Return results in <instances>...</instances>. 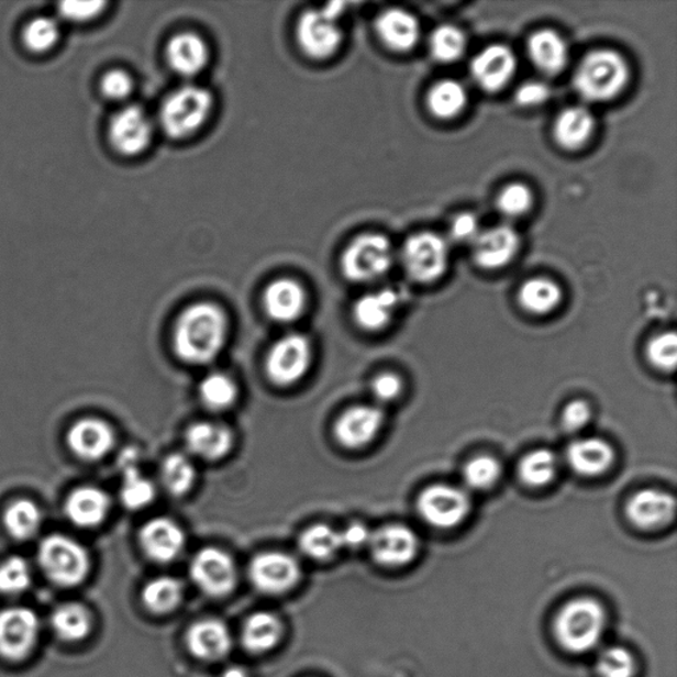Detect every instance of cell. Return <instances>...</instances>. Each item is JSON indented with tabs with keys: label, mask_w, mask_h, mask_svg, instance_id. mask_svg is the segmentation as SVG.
I'll return each mask as SVG.
<instances>
[{
	"label": "cell",
	"mask_w": 677,
	"mask_h": 677,
	"mask_svg": "<svg viewBox=\"0 0 677 677\" xmlns=\"http://www.w3.org/2000/svg\"><path fill=\"white\" fill-rule=\"evenodd\" d=\"M227 336L223 309L210 302L191 304L181 312L174 330V349L181 360L195 366L217 359Z\"/></svg>",
	"instance_id": "1"
},
{
	"label": "cell",
	"mask_w": 677,
	"mask_h": 677,
	"mask_svg": "<svg viewBox=\"0 0 677 677\" xmlns=\"http://www.w3.org/2000/svg\"><path fill=\"white\" fill-rule=\"evenodd\" d=\"M630 68L623 56L615 51L590 52L579 63L573 85L581 99L589 102H608L626 88Z\"/></svg>",
	"instance_id": "2"
},
{
	"label": "cell",
	"mask_w": 677,
	"mask_h": 677,
	"mask_svg": "<svg viewBox=\"0 0 677 677\" xmlns=\"http://www.w3.org/2000/svg\"><path fill=\"white\" fill-rule=\"evenodd\" d=\"M604 628L607 614L601 603L591 598H578L566 604L559 611L555 623L559 644L575 654L595 650L602 640Z\"/></svg>",
	"instance_id": "3"
},
{
	"label": "cell",
	"mask_w": 677,
	"mask_h": 677,
	"mask_svg": "<svg viewBox=\"0 0 677 677\" xmlns=\"http://www.w3.org/2000/svg\"><path fill=\"white\" fill-rule=\"evenodd\" d=\"M213 97L197 85L175 90L160 108L159 121L163 132L173 140L193 135L210 119Z\"/></svg>",
	"instance_id": "4"
},
{
	"label": "cell",
	"mask_w": 677,
	"mask_h": 677,
	"mask_svg": "<svg viewBox=\"0 0 677 677\" xmlns=\"http://www.w3.org/2000/svg\"><path fill=\"white\" fill-rule=\"evenodd\" d=\"M344 4L331 3L321 10L304 11L297 24V41L306 56L328 60L343 44V30L338 18Z\"/></svg>",
	"instance_id": "5"
},
{
	"label": "cell",
	"mask_w": 677,
	"mask_h": 677,
	"mask_svg": "<svg viewBox=\"0 0 677 677\" xmlns=\"http://www.w3.org/2000/svg\"><path fill=\"white\" fill-rule=\"evenodd\" d=\"M37 557L44 575L63 588L80 585L89 575L88 552L75 539L63 535L44 539Z\"/></svg>",
	"instance_id": "6"
},
{
	"label": "cell",
	"mask_w": 677,
	"mask_h": 677,
	"mask_svg": "<svg viewBox=\"0 0 677 677\" xmlns=\"http://www.w3.org/2000/svg\"><path fill=\"white\" fill-rule=\"evenodd\" d=\"M393 249L390 241L377 233L356 237L342 256V271L348 281L374 282L392 268Z\"/></svg>",
	"instance_id": "7"
},
{
	"label": "cell",
	"mask_w": 677,
	"mask_h": 677,
	"mask_svg": "<svg viewBox=\"0 0 677 677\" xmlns=\"http://www.w3.org/2000/svg\"><path fill=\"white\" fill-rule=\"evenodd\" d=\"M402 264L408 276L415 282L439 281L447 270V243L440 234L432 232L413 234L403 244Z\"/></svg>",
	"instance_id": "8"
},
{
	"label": "cell",
	"mask_w": 677,
	"mask_h": 677,
	"mask_svg": "<svg viewBox=\"0 0 677 677\" xmlns=\"http://www.w3.org/2000/svg\"><path fill=\"white\" fill-rule=\"evenodd\" d=\"M417 510L428 524L451 530L465 522L471 512V499L462 488L434 485L425 488L417 500Z\"/></svg>",
	"instance_id": "9"
},
{
	"label": "cell",
	"mask_w": 677,
	"mask_h": 677,
	"mask_svg": "<svg viewBox=\"0 0 677 677\" xmlns=\"http://www.w3.org/2000/svg\"><path fill=\"white\" fill-rule=\"evenodd\" d=\"M312 347L308 337L290 334L273 344L266 356V375L279 387H290L308 374Z\"/></svg>",
	"instance_id": "10"
},
{
	"label": "cell",
	"mask_w": 677,
	"mask_h": 677,
	"mask_svg": "<svg viewBox=\"0 0 677 677\" xmlns=\"http://www.w3.org/2000/svg\"><path fill=\"white\" fill-rule=\"evenodd\" d=\"M41 635V621L34 610L12 607L0 610V656L11 662L25 659Z\"/></svg>",
	"instance_id": "11"
},
{
	"label": "cell",
	"mask_w": 677,
	"mask_h": 677,
	"mask_svg": "<svg viewBox=\"0 0 677 677\" xmlns=\"http://www.w3.org/2000/svg\"><path fill=\"white\" fill-rule=\"evenodd\" d=\"M251 581L265 595H282L295 588L301 577V566L288 553L265 552L252 559Z\"/></svg>",
	"instance_id": "12"
},
{
	"label": "cell",
	"mask_w": 677,
	"mask_h": 677,
	"mask_svg": "<svg viewBox=\"0 0 677 677\" xmlns=\"http://www.w3.org/2000/svg\"><path fill=\"white\" fill-rule=\"evenodd\" d=\"M190 573L198 588L211 597L226 596L237 581L233 558L217 548L199 551L192 559Z\"/></svg>",
	"instance_id": "13"
},
{
	"label": "cell",
	"mask_w": 677,
	"mask_h": 677,
	"mask_svg": "<svg viewBox=\"0 0 677 677\" xmlns=\"http://www.w3.org/2000/svg\"><path fill=\"white\" fill-rule=\"evenodd\" d=\"M153 123L145 110L130 106L120 110L109 125V140L122 155H140L153 140Z\"/></svg>",
	"instance_id": "14"
},
{
	"label": "cell",
	"mask_w": 677,
	"mask_h": 677,
	"mask_svg": "<svg viewBox=\"0 0 677 677\" xmlns=\"http://www.w3.org/2000/svg\"><path fill=\"white\" fill-rule=\"evenodd\" d=\"M368 545L377 563L397 568L413 562L420 540L409 526L389 524L374 532Z\"/></svg>",
	"instance_id": "15"
},
{
	"label": "cell",
	"mask_w": 677,
	"mask_h": 677,
	"mask_svg": "<svg viewBox=\"0 0 677 677\" xmlns=\"http://www.w3.org/2000/svg\"><path fill=\"white\" fill-rule=\"evenodd\" d=\"M517 56L503 44H492L474 57L471 77L488 93H497L515 76Z\"/></svg>",
	"instance_id": "16"
},
{
	"label": "cell",
	"mask_w": 677,
	"mask_h": 677,
	"mask_svg": "<svg viewBox=\"0 0 677 677\" xmlns=\"http://www.w3.org/2000/svg\"><path fill=\"white\" fill-rule=\"evenodd\" d=\"M386 415L380 408L357 406L338 417L334 433L336 441L347 448H360L373 442L381 431Z\"/></svg>",
	"instance_id": "17"
},
{
	"label": "cell",
	"mask_w": 677,
	"mask_h": 677,
	"mask_svg": "<svg viewBox=\"0 0 677 677\" xmlns=\"http://www.w3.org/2000/svg\"><path fill=\"white\" fill-rule=\"evenodd\" d=\"M520 249V236L511 226L501 225L480 232L473 241V258L479 268L497 270L510 264Z\"/></svg>",
	"instance_id": "18"
},
{
	"label": "cell",
	"mask_w": 677,
	"mask_h": 677,
	"mask_svg": "<svg viewBox=\"0 0 677 677\" xmlns=\"http://www.w3.org/2000/svg\"><path fill=\"white\" fill-rule=\"evenodd\" d=\"M140 543L148 558L167 564L178 558L186 545L185 531L168 518H155L143 525Z\"/></svg>",
	"instance_id": "19"
},
{
	"label": "cell",
	"mask_w": 677,
	"mask_h": 677,
	"mask_svg": "<svg viewBox=\"0 0 677 677\" xmlns=\"http://www.w3.org/2000/svg\"><path fill=\"white\" fill-rule=\"evenodd\" d=\"M676 501L673 495L647 488L637 491L628 501L626 515L641 530H659L675 519Z\"/></svg>",
	"instance_id": "20"
},
{
	"label": "cell",
	"mask_w": 677,
	"mask_h": 677,
	"mask_svg": "<svg viewBox=\"0 0 677 677\" xmlns=\"http://www.w3.org/2000/svg\"><path fill=\"white\" fill-rule=\"evenodd\" d=\"M308 295L303 286L291 278H279L273 281L264 292V309L271 321L291 323L301 318Z\"/></svg>",
	"instance_id": "21"
},
{
	"label": "cell",
	"mask_w": 677,
	"mask_h": 677,
	"mask_svg": "<svg viewBox=\"0 0 677 677\" xmlns=\"http://www.w3.org/2000/svg\"><path fill=\"white\" fill-rule=\"evenodd\" d=\"M375 29L382 44L395 52L413 49L421 36L419 19L402 9L381 12L376 19Z\"/></svg>",
	"instance_id": "22"
},
{
	"label": "cell",
	"mask_w": 677,
	"mask_h": 677,
	"mask_svg": "<svg viewBox=\"0 0 677 677\" xmlns=\"http://www.w3.org/2000/svg\"><path fill=\"white\" fill-rule=\"evenodd\" d=\"M114 432L106 421L85 419L75 423L68 434V445L77 457L99 460L112 451Z\"/></svg>",
	"instance_id": "23"
},
{
	"label": "cell",
	"mask_w": 677,
	"mask_h": 677,
	"mask_svg": "<svg viewBox=\"0 0 677 677\" xmlns=\"http://www.w3.org/2000/svg\"><path fill=\"white\" fill-rule=\"evenodd\" d=\"M185 440L188 453L210 462L223 459L233 448L231 429L217 422H195Z\"/></svg>",
	"instance_id": "24"
},
{
	"label": "cell",
	"mask_w": 677,
	"mask_h": 677,
	"mask_svg": "<svg viewBox=\"0 0 677 677\" xmlns=\"http://www.w3.org/2000/svg\"><path fill=\"white\" fill-rule=\"evenodd\" d=\"M186 641L191 654L207 662L223 659L232 648L231 631L219 620L193 623L188 630Z\"/></svg>",
	"instance_id": "25"
},
{
	"label": "cell",
	"mask_w": 677,
	"mask_h": 677,
	"mask_svg": "<svg viewBox=\"0 0 677 677\" xmlns=\"http://www.w3.org/2000/svg\"><path fill=\"white\" fill-rule=\"evenodd\" d=\"M614 448L600 439H584L573 442L566 451V460L573 471L581 477H598L613 466Z\"/></svg>",
	"instance_id": "26"
},
{
	"label": "cell",
	"mask_w": 677,
	"mask_h": 677,
	"mask_svg": "<svg viewBox=\"0 0 677 677\" xmlns=\"http://www.w3.org/2000/svg\"><path fill=\"white\" fill-rule=\"evenodd\" d=\"M167 62L180 76L192 77L210 62V48L203 37L192 32L175 35L167 45Z\"/></svg>",
	"instance_id": "27"
},
{
	"label": "cell",
	"mask_w": 677,
	"mask_h": 677,
	"mask_svg": "<svg viewBox=\"0 0 677 677\" xmlns=\"http://www.w3.org/2000/svg\"><path fill=\"white\" fill-rule=\"evenodd\" d=\"M110 507L108 495L97 487L77 488L65 504L71 523L82 529H95L106 520Z\"/></svg>",
	"instance_id": "28"
},
{
	"label": "cell",
	"mask_w": 677,
	"mask_h": 677,
	"mask_svg": "<svg viewBox=\"0 0 677 677\" xmlns=\"http://www.w3.org/2000/svg\"><path fill=\"white\" fill-rule=\"evenodd\" d=\"M529 55L533 65L548 76L562 74L569 60L568 45L552 30L537 31L530 37Z\"/></svg>",
	"instance_id": "29"
},
{
	"label": "cell",
	"mask_w": 677,
	"mask_h": 677,
	"mask_svg": "<svg viewBox=\"0 0 677 677\" xmlns=\"http://www.w3.org/2000/svg\"><path fill=\"white\" fill-rule=\"evenodd\" d=\"M596 120L590 110L571 107L557 115L553 136L559 147L575 152L586 145L595 133Z\"/></svg>",
	"instance_id": "30"
},
{
	"label": "cell",
	"mask_w": 677,
	"mask_h": 677,
	"mask_svg": "<svg viewBox=\"0 0 677 677\" xmlns=\"http://www.w3.org/2000/svg\"><path fill=\"white\" fill-rule=\"evenodd\" d=\"M120 465L123 473L122 503L129 510L135 511L152 504L155 499V487L140 470L138 453L134 448H127L122 454Z\"/></svg>",
	"instance_id": "31"
},
{
	"label": "cell",
	"mask_w": 677,
	"mask_h": 677,
	"mask_svg": "<svg viewBox=\"0 0 677 677\" xmlns=\"http://www.w3.org/2000/svg\"><path fill=\"white\" fill-rule=\"evenodd\" d=\"M399 306V296L393 290H380L363 296L354 306L357 325L367 331H380L392 321Z\"/></svg>",
	"instance_id": "32"
},
{
	"label": "cell",
	"mask_w": 677,
	"mask_h": 677,
	"mask_svg": "<svg viewBox=\"0 0 677 677\" xmlns=\"http://www.w3.org/2000/svg\"><path fill=\"white\" fill-rule=\"evenodd\" d=\"M284 633L282 622L270 613H256L247 618L243 630V643L254 654L266 653L277 646Z\"/></svg>",
	"instance_id": "33"
},
{
	"label": "cell",
	"mask_w": 677,
	"mask_h": 677,
	"mask_svg": "<svg viewBox=\"0 0 677 677\" xmlns=\"http://www.w3.org/2000/svg\"><path fill=\"white\" fill-rule=\"evenodd\" d=\"M52 629L64 642H80L92 630V617L80 603H63L51 615Z\"/></svg>",
	"instance_id": "34"
},
{
	"label": "cell",
	"mask_w": 677,
	"mask_h": 677,
	"mask_svg": "<svg viewBox=\"0 0 677 677\" xmlns=\"http://www.w3.org/2000/svg\"><path fill=\"white\" fill-rule=\"evenodd\" d=\"M563 301V290L548 278H532L519 291V302L531 314H550Z\"/></svg>",
	"instance_id": "35"
},
{
	"label": "cell",
	"mask_w": 677,
	"mask_h": 677,
	"mask_svg": "<svg viewBox=\"0 0 677 677\" xmlns=\"http://www.w3.org/2000/svg\"><path fill=\"white\" fill-rule=\"evenodd\" d=\"M429 112L440 120H452L464 112L467 92L458 81L442 80L434 84L426 97Z\"/></svg>",
	"instance_id": "36"
},
{
	"label": "cell",
	"mask_w": 677,
	"mask_h": 677,
	"mask_svg": "<svg viewBox=\"0 0 677 677\" xmlns=\"http://www.w3.org/2000/svg\"><path fill=\"white\" fill-rule=\"evenodd\" d=\"M160 480L166 491L174 497H184L197 480V468L186 454L173 453L163 460Z\"/></svg>",
	"instance_id": "37"
},
{
	"label": "cell",
	"mask_w": 677,
	"mask_h": 677,
	"mask_svg": "<svg viewBox=\"0 0 677 677\" xmlns=\"http://www.w3.org/2000/svg\"><path fill=\"white\" fill-rule=\"evenodd\" d=\"M181 598H184V585L174 577L155 578L142 591L143 603L155 614H166L177 609Z\"/></svg>",
	"instance_id": "38"
},
{
	"label": "cell",
	"mask_w": 677,
	"mask_h": 677,
	"mask_svg": "<svg viewBox=\"0 0 677 677\" xmlns=\"http://www.w3.org/2000/svg\"><path fill=\"white\" fill-rule=\"evenodd\" d=\"M298 543L306 556L319 562L334 557L343 548L341 532L325 524H315L304 530Z\"/></svg>",
	"instance_id": "39"
},
{
	"label": "cell",
	"mask_w": 677,
	"mask_h": 677,
	"mask_svg": "<svg viewBox=\"0 0 677 677\" xmlns=\"http://www.w3.org/2000/svg\"><path fill=\"white\" fill-rule=\"evenodd\" d=\"M558 462L548 448H537L520 460L519 477L530 487H544L556 478Z\"/></svg>",
	"instance_id": "40"
},
{
	"label": "cell",
	"mask_w": 677,
	"mask_h": 677,
	"mask_svg": "<svg viewBox=\"0 0 677 677\" xmlns=\"http://www.w3.org/2000/svg\"><path fill=\"white\" fill-rule=\"evenodd\" d=\"M199 396L204 407L214 412H223L236 402L238 389L230 376L214 373L200 382Z\"/></svg>",
	"instance_id": "41"
},
{
	"label": "cell",
	"mask_w": 677,
	"mask_h": 677,
	"mask_svg": "<svg viewBox=\"0 0 677 677\" xmlns=\"http://www.w3.org/2000/svg\"><path fill=\"white\" fill-rule=\"evenodd\" d=\"M467 47L464 31L452 24L440 25L429 38V48L434 60L444 64L458 62Z\"/></svg>",
	"instance_id": "42"
},
{
	"label": "cell",
	"mask_w": 677,
	"mask_h": 677,
	"mask_svg": "<svg viewBox=\"0 0 677 677\" xmlns=\"http://www.w3.org/2000/svg\"><path fill=\"white\" fill-rule=\"evenodd\" d=\"M41 524L42 513L31 500H16L4 512L5 529L18 540L31 539Z\"/></svg>",
	"instance_id": "43"
},
{
	"label": "cell",
	"mask_w": 677,
	"mask_h": 677,
	"mask_svg": "<svg viewBox=\"0 0 677 677\" xmlns=\"http://www.w3.org/2000/svg\"><path fill=\"white\" fill-rule=\"evenodd\" d=\"M501 477V465L491 455H479L464 467L465 484L477 491L490 490Z\"/></svg>",
	"instance_id": "44"
},
{
	"label": "cell",
	"mask_w": 677,
	"mask_h": 677,
	"mask_svg": "<svg viewBox=\"0 0 677 677\" xmlns=\"http://www.w3.org/2000/svg\"><path fill=\"white\" fill-rule=\"evenodd\" d=\"M58 38H60V27L55 19L48 16L32 19L23 31L25 47L37 54L54 48Z\"/></svg>",
	"instance_id": "45"
},
{
	"label": "cell",
	"mask_w": 677,
	"mask_h": 677,
	"mask_svg": "<svg viewBox=\"0 0 677 677\" xmlns=\"http://www.w3.org/2000/svg\"><path fill=\"white\" fill-rule=\"evenodd\" d=\"M32 571L22 557H11L0 564V592L8 596L21 595L30 588Z\"/></svg>",
	"instance_id": "46"
},
{
	"label": "cell",
	"mask_w": 677,
	"mask_h": 677,
	"mask_svg": "<svg viewBox=\"0 0 677 677\" xmlns=\"http://www.w3.org/2000/svg\"><path fill=\"white\" fill-rule=\"evenodd\" d=\"M597 670L602 677H633L635 674L634 656L626 648L609 647L598 656Z\"/></svg>",
	"instance_id": "47"
},
{
	"label": "cell",
	"mask_w": 677,
	"mask_h": 677,
	"mask_svg": "<svg viewBox=\"0 0 677 677\" xmlns=\"http://www.w3.org/2000/svg\"><path fill=\"white\" fill-rule=\"evenodd\" d=\"M648 362L664 373H673L677 360V337L675 332H664L647 344Z\"/></svg>",
	"instance_id": "48"
},
{
	"label": "cell",
	"mask_w": 677,
	"mask_h": 677,
	"mask_svg": "<svg viewBox=\"0 0 677 677\" xmlns=\"http://www.w3.org/2000/svg\"><path fill=\"white\" fill-rule=\"evenodd\" d=\"M533 195L531 188L523 184L507 186L499 193L497 207L501 214L507 218H520L531 210Z\"/></svg>",
	"instance_id": "49"
},
{
	"label": "cell",
	"mask_w": 677,
	"mask_h": 677,
	"mask_svg": "<svg viewBox=\"0 0 677 677\" xmlns=\"http://www.w3.org/2000/svg\"><path fill=\"white\" fill-rule=\"evenodd\" d=\"M101 88L103 95H106L110 100H126L133 92V78L130 77L125 70H110L109 74L102 78Z\"/></svg>",
	"instance_id": "50"
},
{
	"label": "cell",
	"mask_w": 677,
	"mask_h": 677,
	"mask_svg": "<svg viewBox=\"0 0 677 677\" xmlns=\"http://www.w3.org/2000/svg\"><path fill=\"white\" fill-rule=\"evenodd\" d=\"M106 5V2H64L58 5V12L67 21L80 23L99 16Z\"/></svg>",
	"instance_id": "51"
},
{
	"label": "cell",
	"mask_w": 677,
	"mask_h": 677,
	"mask_svg": "<svg viewBox=\"0 0 677 677\" xmlns=\"http://www.w3.org/2000/svg\"><path fill=\"white\" fill-rule=\"evenodd\" d=\"M591 408L584 400L570 401L563 410L562 423L566 432L575 433L588 425Z\"/></svg>",
	"instance_id": "52"
},
{
	"label": "cell",
	"mask_w": 677,
	"mask_h": 677,
	"mask_svg": "<svg viewBox=\"0 0 677 677\" xmlns=\"http://www.w3.org/2000/svg\"><path fill=\"white\" fill-rule=\"evenodd\" d=\"M552 97V90L545 82L529 81L517 90L515 101L522 108L543 106Z\"/></svg>",
	"instance_id": "53"
},
{
	"label": "cell",
	"mask_w": 677,
	"mask_h": 677,
	"mask_svg": "<svg viewBox=\"0 0 677 677\" xmlns=\"http://www.w3.org/2000/svg\"><path fill=\"white\" fill-rule=\"evenodd\" d=\"M370 390L377 401L392 402L401 395L402 381L395 374H381L375 377Z\"/></svg>",
	"instance_id": "54"
},
{
	"label": "cell",
	"mask_w": 677,
	"mask_h": 677,
	"mask_svg": "<svg viewBox=\"0 0 677 677\" xmlns=\"http://www.w3.org/2000/svg\"><path fill=\"white\" fill-rule=\"evenodd\" d=\"M479 233L478 219L473 213H460L453 220L451 234L458 243H473Z\"/></svg>",
	"instance_id": "55"
},
{
	"label": "cell",
	"mask_w": 677,
	"mask_h": 677,
	"mask_svg": "<svg viewBox=\"0 0 677 677\" xmlns=\"http://www.w3.org/2000/svg\"><path fill=\"white\" fill-rule=\"evenodd\" d=\"M370 535L366 525L363 523H353L346 530L341 532L343 548L359 550L369 544Z\"/></svg>",
	"instance_id": "56"
},
{
	"label": "cell",
	"mask_w": 677,
	"mask_h": 677,
	"mask_svg": "<svg viewBox=\"0 0 677 677\" xmlns=\"http://www.w3.org/2000/svg\"><path fill=\"white\" fill-rule=\"evenodd\" d=\"M221 677H249L246 669L240 666L227 667Z\"/></svg>",
	"instance_id": "57"
}]
</instances>
